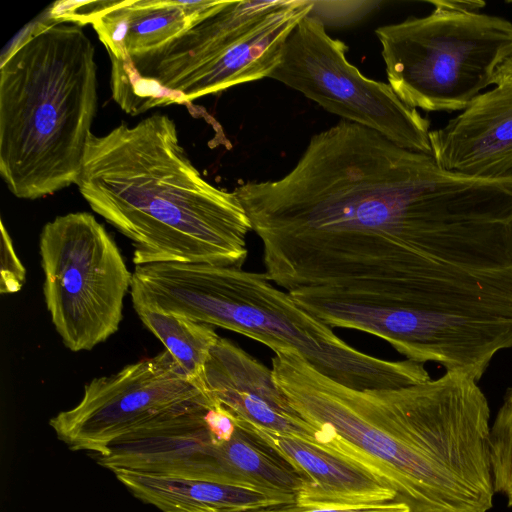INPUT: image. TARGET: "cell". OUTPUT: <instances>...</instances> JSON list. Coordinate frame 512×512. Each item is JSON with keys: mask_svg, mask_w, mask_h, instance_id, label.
Returning a JSON list of instances; mask_svg holds the SVG:
<instances>
[{"mask_svg": "<svg viewBox=\"0 0 512 512\" xmlns=\"http://www.w3.org/2000/svg\"><path fill=\"white\" fill-rule=\"evenodd\" d=\"M234 192L291 295L397 300L512 263V178L445 170L349 121L313 135L283 177Z\"/></svg>", "mask_w": 512, "mask_h": 512, "instance_id": "1", "label": "cell"}, {"mask_svg": "<svg viewBox=\"0 0 512 512\" xmlns=\"http://www.w3.org/2000/svg\"><path fill=\"white\" fill-rule=\"evenodd\" d=\"M272 373L292 406L325 428L331 447L387 481L410 512H488L495 495L490 407L458 372L391 389H353L296 350L274 352Z\"/></svg>", "mask_w": 512, "mask_h": 512, "instance_id": "2", "label": "cell"}, {"mask_svg": "<svg viewBox=\"0 0 512 512\" xmlns=\"http://www.w3.org/2000/svg\"><path fill=\"white\" fill-rule=\"evenodd\" d=\"M76 185L91 209L132 242L135 266L242 268L246 261L252 226L238 196L202 177L167 115L92 133Z\"/></svg>", "mask_w": 512, "mask_h": 512, "instance_id": "3", "label": "cell"}, {"mask_svg": "<svg viewBox=\"0 0 512 512\" xmlns=\"http://www.w3.org/2000/svg\"><path fill=\"white\" fill-rule=\"evenodd\" d=\"M97 103L95 48L80 25L40 24L2 56L0 174L14 196L76 185Z\"/></svg>", "mask_w": 512, "mask_h": 512, "instance_id": "4", "label": "cell"}, {"mask_svg": "<svg viewBox=\"0 0 512 512\" xmlns=\"http://www.w3.org/2000/svg\"><path fill=\"white\" fill-rule=\"evenodd\" d=\"M132 303L218 326L274 352L296 350L313 368L353 389H391L430 379L424 364L364 353L278 289L265 272L200 263L135 266Z\"/></svg>", "mask_w": 512, "mask_h": 512, "instance_id": "5", "label": "cell"}, {"mask_svg": "<svg viewBox=\"0 0 512 512\" xmlns=\"http://www.w3.org/2000/svg\"><path fill=\"white\" fill-rule=\"evenodd\" d=\"M428 3V15L376 29L388 83L412 108L462 111L512 57V22L480 13L483 1Z\"/></svg>", "mask_w": 512, "mask_h": 512, "instance_id": "6", "label": "cell"}, {"mask_svg": "<svg viewBox=\"0 0 512 512\" xmlns=\"http://www.w3.org/2000/svg\"><path fill=\"white\" fill-rule=\"evenodd\" d=\"M43 295L56 332L73 352L117 332L132 280L120 249L88 212L47 222L40 233Z\"/></svg>", "mask_w": 512, "mask_h": 512, "instance_id": "7", "label": "cell"}, {"mask_svg": "<svg viewBox=\"0 0 512 512\" xmlns=\"http://www.w3.org/2000/svg\"><path fill=\"white\" fill-rule=\"evenodd\" d=\"M347 46L304 17L288 37L268 78L301 92L342 120L372 129L395 144L432 155L430 122L389 83L365 77L346 59Z\"/></svg>", "mask_w": 512, "mask_h": 512, "instance_id": "8", "label": "cell"}, {"mask_svg": "<svg viewBox=\"0 0 512 512\" xmlns=\"http://www.w3.org/2000/svg\"><path fill=\"white\" fill-rule=\"evenodd\" d=\"M215 404L200 379L188 377L164 350L94 378L79 403L52 417L49 426L70 450L103 456L113 445L162 420Z\"/></svg>", "mask_w": 512, "mask_h": 512, "instance_id": "9", "label": "cell"}, {"mask_svg": "<svg viewBox=\"0 0 512 512\" xmlns=\"http://www.w3.org/2000/svg\"><path fill=\"white\" fill-rule=\"evenodd\" d=\"M199 379L205 392L235 419L273 434L331 445L329 432L292 406L272 369L231 340L219 337Z\"/></svg>", "mask_w": 512, "mask_h": 512, "instance_id": "10", "label": "cell"}, {"mask_svg": "<svg viewBox=\"0 0 512 512\" xmlns=\"http://www.w3.org/2000/svg\"><path fill=\"white\" fill-rule=\"evenodd\" d=\"M311 0H291L265 16L233 42L154 80L180 93L187 103L235 85L268 77L279 63L283 47L313 6Z\"/></svg>", "mask_w": 512, "mask_h": 512, "instance_id": "11", "label": "cell"}, {"mask_svg": "<svg viewBox=\"0 0 512 512\" xmlns=\"http://www.w3.org/2000/svg\"><path fill=\"white\" fill-rule=\"evenodd\" d=\"M221 1H60L48 12L53 22L90 23L115 58L148 53L173 40Z\"/></svg>", "mask_w": 512, "mask_h": 512, "instance_id": "12", "label": "cell"}, {"mask_svg": "<svg viewBox=\"0 0 512 512\" xmlns=\"http://www.w3.org/2000/svg\"><path fill=\"white\" fill-rule=\"evenodd\" d=\"M430 143L432 156L445 170L512 178V85L481 93L442 128L430 131Z\"/></svg>", "mask_w": 512, "mask_h": 512, "instance_id": "13", "label": "cell"}, {"mask_svg": "<svg viewBox=\"0 0 512 512\" xmlns=\"http://www.w3.org/2000/svg\"><path fill=\"white\" fill-rule=\"evenodd\" d=\"M255 428L308 477L296 498L299 505L349 508L398 499V493L382 477L331 446Z\"/></svg>", "mask_w": 512, "mask_h": 512, "instance_id": "14", "label": "cell"}, {"mask_svg": "<svg viewBox=\"0 0 512 512\" xmlns=\"http://www.w3.org/2000/svg\"><path fill=\"white\" fill-rule=\"evenodd\" d=\"M235 421L232 438L219 444L215 482L256 490L286 505L296 503L308 477L253 425Z\"/></svg>", "mask_w": 512, "mask_h": 512, "instance_id": "15", "label": "cell"}, {"mask_svg": "<svg viewBox=\"0 0 512 512\" xmlns=\"http://www.w3.org/2000/svg\"><path fill=\"white\" fill-rule=\"evenodd\" d=\"M117 480L161 512H264L286 505L265 493L222 483L114 469Z\"/></svg>", "mask_w": 512, "mask_h": 512, "instance_id": "16", "label": "cell"}, {"mask_svg": "<svg viewBox=\"0 0 512 512\" xmlns=\"http://www.w3.org/2000/svg\"><path fill=\"white\" fill-rule=\"evenodd\" d=\"M145 327L191 379H199L219 335L212 326L140 303H132Z\"/></svg>", "mask_w": 512, "mask_h": 512, "instance_id": "17", "label": "cell"}, {"mask_svg": "<svg viewBox=\"0 0 512 512\" xmlns=\"http://www.w3.org/2000/svg\"><path fill=\"white\" fill-rule=\"evenodd\" d=\"M109 58L112 97L127 114L138 115L153 107L186 103L180 93L143 77L129 55L120 58L109 55Z\"/></svg>", "mask_w": 512, "mask_h": 512, "instance_id": "18", "label": "cell"}, {"mask_svg": "<svg viewBox=\"0 0 512 512\" xmlns=\"http://www.w3.org/2000/svg\"><path fill=\"white\" fill-rule=\"evenodd\" d=\"M490 452L495 492L512 507V387L491 424Z\"/></svg>", "mask_w": 512, "mask_h": 512, "instance_id": "19", "label": "cell"}, {"mask_svg": "<svg viewBox=\"0 0 512 512\" xmlns=\"http://www.w3.org/2000/svg\"><path fill=\"white\" fill-rule=\"evenodd\" d=\"M26 271L18 258L11 237L1 221V271L0 292H18L25 283Z\"/></svg>", "mask_w": 512, "mask_h": 512, "instance_id": "20", "label": "cell"}, {"mask_svg": "<svg viewBox=\"0 0 512 512\" xmlns=\"http://www.w3.org/2000/svg\"><path fill=\"white\" fill-rule=\"evenodd\" d=\"M410 507L403 501L366 505L349 508H318L302 506L297 503L281 505L265 510L264 512H410Z\"/></svg>", "mask_w": 512, "mask_h": 512, "instance_id": "21", "label": "cell"}, {"mask_svg": "<svg viewBox=\"0 0 512 512\" xmlns=\"http://www.w3.org/2000/svg\"><path fill=\"white\" fill-rule=\"evenodd\" d=\"M204 421L212 438L217 443L229 441L236 430L234 416L218 403L205 413Z\"/></svg>", "mask_w": 512, "mask_h": 512, "instance_id": "22", "label": "cell"}, {"mask_svg": "<svg viewBox=\"0 0 512 512\" xmlns=\"http://www.w3.org/2000/svg\"><path fill=\"white\" fill-rule=\"evenodd\" d=\"M495 85H512V57L499 67L496 73Z\"/></svg>", "mask_w": 512, "mask_h": 512, "instance_id": "23", "label": "cell"}]
</instances>
